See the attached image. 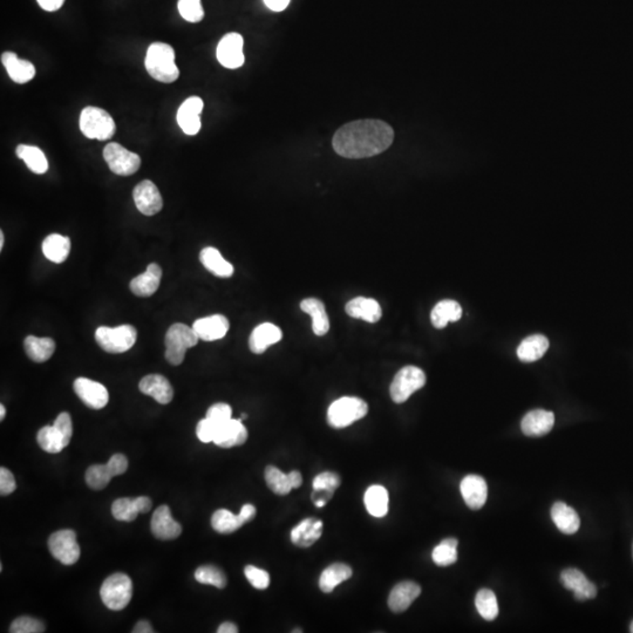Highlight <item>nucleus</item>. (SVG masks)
Returning <instances> with one entry per match:
<instances>
[{
	"mask_svg": "<svg viewBox=\"0 0 633 633\" xmlns=\"http://www.w3.org/2000/svg\"><path fill=\"white\" fill-rule=\"evenodd\" d=\"M1 62L14 83H26L35 76V67L28 60H21L13 52H4Z\"/></svg>",
	"mask_w": 633,
	"mask_h": 633,
	"instance_id": "27",
	"label": "nucleus"
},
{
	"mask_svg": "<svg viewBox=\"0 0 633 633\" xmlns=\"http://www.w3.org/2000/svg\"><path fill=\"white\" fill-rule=\"evenodd\" d=\"M243 37L238 33L224 35L217 46V59L219 64L229 69H240L244 65Z\"/></svg>",
	"mask_w": 633,
	"mask_h": 633,
	"instance_id": "11",
	"label": "nucleus"
},
{
	"mask_svg": "<svg viewBox=\"0 0 633 633\" xmlns=\"http://www.w3.org/2000/svg\"><path fill=\"white\" fill-rule=\"evenodd\" d=\"M25 352L35 363L47 361L55 351V342L51 338L26 337L24 342Z\"/></svg>",
	"mask_w": 633,
	"mask_h": 633,
	"instance_id": "36",
	"label": "nucleus"
},
{
	"mask_svg": "<svg viewBox=\"0 0 633 633\" xmlns=\"http://www.w3.org/2000/svg\"><path fill=\"white\" fill-rule=\"evenodd\" d=\"M5 415H6L5 406H4V405H0V420H4V419H5Z\"/></svg>",
	"mask_w": 633,
	"mask_h": 633,
	"instance_id": "61",
	"label": "nucleus"
},
{
	"mask_svg": "<svg viewBox=\"0 0 633 633\" xmlns=\"http://www.w3.org/2000/svg\"><path fill=\"white\" fill-rule=\"evenodd\" d=\"M426 383V374L417 366L401 368L390 383V393L395 404H402Z\"/></svg>",
	"mask_w": 633,
	"mask_h": 633,
	"instance_id": "8",
	"label": "nucleus"
},
{
	"mask_svg": "<svg viewBox=\"0 0 633 633\" xmlns=\"http://www.w3.org/2000/svg\"><path fill=\"white\" fill-rule=\"evenodd\" d=\"M345 311L349 317L363 319L367 323L379 322L383 315V310L376 299L372 298L356 297L349 301L345 306Z\"/></svg>",
	"mask_w": 633,
	"mask_h": 633,
	"instance_id": "28",
	"label": "nucleus"
},
{
	"mask_svg": "<svg viewBox=\"0 0 633 633\" xmlns=\"http://www.w3.org/2000/svg\"><path fill=\"white\" fill-rule=\"evenodd\" d=\"M17 488V483L12 472L7 468H0V495L7 496L13 493Z\"/></svg>",
	"mask_w": 633,
	"mask_h": 633,
	"instance_id": "53",
	"label": "nucleus"
},
{
	"mask_svg": "<svg viewBox=\"0 0 633 633\" xmlns=\"http://www.w3.org/2000/svg\"><path fill=\"white\" fill-rule=\"evenodd\" d=\"M204 103L199 96H190L182 103L178 110V124L183 133L194 137L201 129L199 114L203 112Z\"/></svg>",
	"mask_w": 633,
	"mask_h": 633,
	"instance_id": "14",
	"label": "nucleus"
},
{
	"mask_svg": "<svg viewBox=\"0 0 633 633\" xmlns=\"http://www.w3.org/2000/svg\"><path fill=\"white\" fill-rule=\"evenodd\" d=\"M265 481L269 488L277 495H288L292 488L290 476L281 472V469L276 468L274 465H267L265 469Z\"/></svg>",
	"mask_w": 633,
	"mask_h": 633,
	"instance_id": "44",
	"label": "nucleus"
},
{
	"mask_svg": "<svg viewBox=\"0 0 633 633\" xmlns=\"http://www.w3.org/2000/svg\"><path fill=\"white\" fill-rule=\"evenodd\" d=\"M630 632L633 633V622H632V623H631V625H630Z\"/></svg>",
	"mask_w": 633,
	"mask_h": 633,
	"instance_id": "63",
	"label": "nucleus"
},
{
	"mask_svg": "<svg viewBox=\"0 0 633 633\" xmlns=\"http://www.w3.org/2000/svg\"><path fill=\"white\" fill-rule=\"evenodd\" d=\"M554 424V415L552 412L545 410L530 411L524 417L521 422V429L524 435L531 438H538L548 434Z\"/></svg>",
	"mask_w": 633,
	"mask_h": 633,
	"instance_id": "23",
	"label": "nucleus"
},
{
	"mask_svg": "<svg viewBox=\"0 0 633 633\" xmlns=\"http://www.w3.org/2000/svg\"><path fill=\"white\" fill-rule=\"evenodd\" d=\"M394 130L377 119L352 121L337 130L332 139L333 149L342 158L359 160L373 158L392 146Z\"/></svg>",
	"mask_w": 633,
	"mask_h": 633,
	"instance_id": "1",
	"label": "nucleus"
},
{
	"mask_svg": "<svg viewBox=\"0 0 633 633\" xmlns=\"http://www.w3.org/2000/svg\"><path fill=\"white\" fill-rule=\"evenodd\" d=\"M231 414H233V410L229 405L219 402V404L212 405L207 412L206 418L210 419L217 426H221L224 422H229L230 419H233Z\"/></svg>",
	"mask_w": 633,
	"mask_h": 633,
	"instance_id": "50",
	"label": "nucleus"
},
{
	"mask_svg": "<svg viewBox=\"0 0 633 633\" xmlns=\"http://www.w3.org/2000/svg\"><path fill=\"white\" fill-rule=\"evenodd\" d=\"M240 521L244 523H247L249 521L253 520V517L256 516V508L252 504H244L238 513Z\"/></svg>",
	"mask_w": 633,
	"mask_h": 633,
	"instance_id": "56",
	"label": "nucleus"
},
{
	"mask_svg": "<svg viewBox=\"0 0 633 633\" xmlns=\"http://www.w3.org/2000/svg\"><path fill=\"white\" fill-rule=\"evenodd\" d=\"M217 428L219 426L211 422L210 419H203L196 427V435L199 439V441H202L203 443H209V442H214Z\"/></svg>",
	"mask_w": 633,
	"mask_h": 633,
	"instance_id": "51",
	"label": "nucleus"
},
{
	"mask_svg": "<svg viewBox=\"0 0 633 633\" xmlns=\"http://www.w3.org/2000/svg\"><path fill=\"white\" fill-rule=\"evenodd\" d=\"M48 549L52 556L62 564L73 565L79 561V545L76 542V531L71 529L59 530L48 538Z\"/></svg>",
	"mask_w": 633,
	"mask_h": 633,
	"instance_id": "9",
	"label": "nucleus"
},
{
	"mask_svg": "<svg viewBox=\"0 0 633 633\" xmlns=\"http://www.w3.org/2000/svg\"><path fill=\"white\" fill-rule=\"evenodd\" d=\"M211 525L214 530L219 534H233L243 525L238 515L229 510L219 509L214 513L211 517Z\"/></svg>",
	"mask_w": 633,
	"mask_h": 633,
	"instance_id": "40",
	"label": "nucleus"
},
{
	"mask_svg": "<svg viewBox=\"0 0 633 633\" xmlns=\"http://www.w3.org/2000/svg\"><path fill=\"white\" fill-rule=\"evenodd\" d=\"M364 502L367 511L374 517L386 516L388 513V493L383 486H371L365 493Z\"/></svg>",
	"mask_w": 633,
	"mask_h": 633,
	"instance_id": "37",
	"label": "nucleus"
},
{
	"mask_svg": "<svg viewBox=\"0 0 633 633\" xmlns=\"http://www.w3.org/2000/svg\"><path fill=\"white\" fill-rule=\"evenodd\" d=\"M195 579L201 584L215 586L217 589H224L226 586V577L221 569L214 565H203L195 571Z\"/></svg>",
	"mask_w": 633,
	"mask_h": 633,
	"instance_id": "45",
	"label": "nucleus"
},
{
	"mask_svg": "<svg viewBox=\"0 0 633 633\" xmlns=\"http://www.w3.org/2000/svg\"><path fill=\"white\" fill-rule=\"evenodd\" d=\"M475 606L483 620H494L499 616V604L495 593L489 589H481L475 597Z\"/></svg>",
	"mask_w": 633,
	"mask_h": 633,
	"instance_id": "41",
	"label": "nucleus"
},
{
	"mask_svg": "<svg viewBox=\"0 0 633 633\" xmlns=\"http://www.w3.org/2000/svg\"><path fill=\"white\" fill-rule=\"evenodd\" d=\"M103 158L110 170L120 176H130L140 169V156L115 142L107 144Z\"/></svg>",
	"mask_w": 633,
	"mask_h": 633,
	"instance_id": "10",
	"label": "nucleus"
},
{
	"mask_svg": "<svg viewBox=\"0 0 633 633\" xmlns=\"http://www.w3.org/2000/svg\"><path fill=\"white\" fill-rule=\"evenodd\" d=\"M134 633H153L154 630H153V627H151L149 622L147 620H140L139 623L135 625L133 630Z\"/></svg>",
	"mask_w": 633,
	"mask_h": 633,
	"instance_id": "58",
	"label": "nucleus"
},
{
	"mask_svg": "<svg viewBox=\"0 0 633 633\" xmlns=\"http://www.w3.org/2000/svg\"><path fill=\"white\" fill-rule=\"evenodd\" d=\"M632 556H633V545H632Z\"/></svg>",
	"mask_w": 633,
	"mask_h": 633,
	"instance_id": "64",
	"label": "nucleus"
},
{
	"mask_svg": "<svg viewBox=\"0 0 633 633\" xmlns=\"http://www.w3.org/2000/svg\"><path fill=\"white\" fill-rule=\"evenodd\" d=\"M37 1L42 10L48 11V12L58 11L65 3V0H37Z\"/></svg>",
	"mask_w": 633,
	"mask_h": 633,
	"instance_id": "55",
	"label": "nucleus"
},
{
	"mask_svg": "<svg viewBox=\"0 0 633 633\" xmlns=\"http://www.w3.org/2000/svg\"><path fill=\"white\" fill-rule=\"evenodd\" d=\"M229 320L222 315H214L206 318L197 319L192 329L195 330L203 342H215L226 337L229 331Z\"/></svg>",
	"mask_w": 633,
	"mask_h": 633,
	"instance_id": "20",
	"label": "nucleus"
},
{
	"mask_svg": "<svg viewBox=\"0 0 633 633\" xmlns=\"http://www.w3.org/2000/svg\"><path fill=\"white\" fill-rule=\"evenodd\" d=\"M4 242H5V240H4V233L3 231H0V250H3Z\"/></svg>",
	"mask_w": 633,
	"mask_h": 633,
	"instance_id": "62",
	"label": "nucleus"
},
{
	"mask_svg": "<svg viewBox=\"0 0 633 633\" xmlns=\"http://www.w3.org/2000/svg\"><path fill=\"white\" fill-rule=\"evenodd\" d=\"M244 574L251 586L257 590H265L270 586V575L263 569L253 565H248L244 569Z\"/></svg>",
	"mask_w": 633,
	"mask_h": 633,
	"instance_id": "48",
	"label": "nucleus"
},
{
	"mask_svg": "<svg viewBox=\"0 0 633 633\" xmlns=\"http://www.w3.org/2000/svg\"><path fill=\"white\" fill-rule=\"evenodd\" d=\"M549 349V340L542 335L528 337L517 349V356L523 363H534L541 359Z\"/></svg>",
	"mask_w": 633,
	"mask_h": 633,
	"instance_id": "31",
	"label": "nucleus"
},
{
	"mask_svg": "<svg viewBox=\"0 0 633 633\" xmlns=\"http://www.w3.org/2000/svg\"><path fill=\"white\" fill-rule=\"evenodd\" d=\"M80 129L87 139L110 140L117 130L113 117L99 107H86L80 115Z\"/></svg>",
	"mask_w": 633,
	"mask_h": 633,
	"instance_id": "4",
	"label": "nucleus"
},
{
	"mask_svg": "<svg viewBox=\"0 0 633 633\" xmlns=\"http://www.w3.org/2000/svg\"><path fill=\"white\" fill-rule=\"evenodd\" d=\"M199 260L207 270L215 274L216 277L229 278L233 274V264L223 258L222 255L215 248H204L199 253Z\"/></svg>",
	"mask_w": 633,
	"mask_h": 633,
	"instance_id": "32",
	"label": "nucleus"
},
{
	"mask_svg": "<svg viewBox=\"0 0 633 633\" xmlns=\"http://www.w3.org/2000/svg\"><path fill=\"white\" fill-rule=\"evenodd\" d=\"M161 278L162 269L160 265L156 263L149 264L146 272L132 279L129 284L130 291L137 297H151L158 291Z\"/></svg>",
	"mask_w": 633,
	"mask_h": 633,
	"instance_id": "24",
	"label": "nucleus"
},
{
	"mask_svg": "<svg viewBox=\"0 0 633 633\" xmlns=\"http://www.w3.org/2000/svg\"><path fill=\"white\" fill-rule=\"evenodd\" d=\"M108 465L112 469L114 476L122 475L128 469V460L124 454H114L108 461Z\"/></svg>",
	"mask_w": 633,
	"mask_h": 633,
	"instance_id": "54",
	"label": "nucleus"
},
{
	"mask_svg": "<svg viewBox=\"0 0 633 633\" xmlns=\"http://www.w3.org/2000/svg\"><path fill=\"white\" fill-rule=\"evenodd\" d=\"M368 406L356 397H342L332 402L327 411V422L333 428L349 427L366 417Z\"/></svg>",
	"mask_w": 633,
	"mask_h": 633,
	"instance_id": "6",
	"label": "nucleus"
},
{
	"mask_svg": "<svg viewBox=\"0 0 633 633\" xmlns=\"http://www.w3.org/2000/svg\"><path fill=\"white\" fill-rule=\"evenodd\" d=\"M133 596V583L129 576L117 572L105 579L100 589L103 604L113 611H121L129 604Z\"/></svg>",
	"mask_w": 633,
	"mask_h": 633,
	"instance_id": "5",
	"label": "nucleus"
},
{
	"mask_svg": "<svg viewBox=\"0 0 633 633\" xmlns=\"http://www.w3.org/2000/svg\"><path fill=\"white\" fill-rule=\"evenodd\" d=\"M340 486V477L336 472H324L315 476L313 480V490H327L335 493Z\"/></svg>",
	"mask_w": 633,
	"mask_h": 633,
	"instance_id": "49",
	"label": "nucleus"
},
{
	"mask_svg": "<svg viewBox=\"0 0 633 633\" xmlns=\"http://www.w3.org/2000/svg\"><path fill=\"white\" fill-rule=\"evenodd\" d=\"M144 66L149 76L160 83H174L180 76L174 48L165 42H153L148 47Z\"/></svg>",
	"mask_w": 633,
	"mask_h": 633,
	"instance_id": "2",
	"label": "nucleus"
},
{
	"mask_svg": "<svg viewBox=\"0 0 633 633\" xmlns=\"http://www.w3.org/2000/svg\"><path fill=\"white\" fill-rule=\"evenodd\" d=\"M289 476H290V481H291L294 489H297V488L301 486L303 477H301V472H297V470H292L291 472H289Z\"/></svg>",
	"mask_w": 633,
	"mask_h": 633,
	"instance_id": "59",
	"label": "nucleus"
},
{
	"mask_svg": "<svg viewBox=\"0 0 633 633\" xmlns=\"http://www.w3.org/2000/svg\"><path fill=\"white\" fill-rule=\"evenodd\" d=\"M219 633H237L238 632V627L235 625L233 623H230V622H226V623L221 624L219 627V630H217Z\"/></svg>",
	"mask_w": 633,
	"mask_h": 633,
	"instance_id": "60",
	"label": "nucleus"
},
{
	"mask_svg": "<svg viewBox=\"0 0 633 633\" xmlns=\"http://www.w3.org/2000/svg\"><path fill=\"white\" fill-rule=\"evenodd\" d=\"M463 315V308L455 301L446 299L435 305L431 313V324L436 329H443L448 323L458 322Z\"/></svg>",
	"mask_w": 633,
	"mask_h": 633,
	"instance_id": "33",
	"label": "nucleus"
},
{
	"mask_svg": "<svg viewBox=\"0 0 633 633\" xmlns=\"http://www.w3.org/2000/svg\"><path fill=\"white\" fill-rule=\"evenodd\" d=\"M283 338V332L278 326L271 323H264L257 326L251 333L249 339V347L255 354H262L265 352L271 345L281 342Z\"/></svg>",
	"mask_w": 633,
	"mask_h": 633,
	"instance_id": "25",
	"label": "nucleus"
},
{
	"mask_svg": "<svg viewBox=\"0 0 633 633\" xmlns=\"http://www.w3.org/2000/svg\"><path fill=\"white\" fill-rule=\"evenodd\" d=\"M53 426L64 435L66 441L69 443L73 435V424L71 415L69 413H66V412H62V413L58 415V418L55 419Z\"/></svg>",
	"mask_w": 633,
	"mask_h": 633,
	"instance_id": "52",
	"label": "nucleus"
},
{
	"mask_svg": "<svg viewBox=\"0 0 633 633\" xmlns=\"http://www.w3.org/2000/svg\"><path fill=\"white\" fill-rule=\"evenodd\" d=\"M248 439V431L242 420L230 419L217 428L214 443L222 448H231L245 443Z\"/></svg>",
	"mask_w": 633,
	"mask_h": 633,
	"instance_id": "19",
	"label": "nucleus"
},
{
	"mask_svg": "<svg viewBox=\"0 0 633 633\" xmlns=\"http://www.w3.org/2000/svg\"><path fill=\"white\" fill-rule=\"evenodd\" d=\"M137 339V329L132 325H121L114 329L101 326L95 332L98 345L112 354L127 352L135 345Z\"/></svg>",
	"mask_w": 633,
	"mask_h": 633,
	"instance_id": "7",
	"label": "nucleus"
},
{
	"mask_svg": "<svg viewBox=\"0 0 633 633\" xmlns=\"http://www.w3.org/2000/svg\"><path fill=\"white\" fill-rule=\"evenodd\" d=\"M42 248L48 260L57 264L64 263L71 251V240L59 233H52L45 238Z\"/></svg>",
	"mask_w": 633,
	"mask_h": 633,
	"instance_id": "34",
	"label": "nucleus"
},
{
	"mask_svg": "<svg viewBox=\"0 0 633 633\" xmlns=\"http://www.w3.org/2000/svg\"><path fill=\"white\" fill-rule=\"evenodd\" d=\"M458 545L455 538H446L435 547L431 558L439 567H448L458 561Z\"/></svg>",
	"mask_w": 633,
	"mask_h": 633,
	"instance_id": "42",
	"label": "nucleus"
},
{
	"mask_svg": "<svg viewBox=\"0 0 633 633\" xmlns=\"http://www.w3.org/2000/svg\"><path fill=\"white\" fill-rule=\"evenodd\" d=\"M323 522L315 517H308L298 523L291 531V542L301 548H308L322 538Z\"/></svg>",
	"mask_w": 633,
	"mask_h": 633,
	"instance_id": "26",
	"label": "nucleus"
},
{
	"mask_svg": "<svg viewBox=\"0 0 633 633\" xmlns=\"http://www.w3.org/2000/svg\"><path fill=\"white\" fill-rule=\"evenodd\" d=\"M45 631V625L33 617L23 616L14 620L11 624V633H42Z\"/></svg>",
	"mask_w": 633,
	"mask_h": 633,
	"instance_id": "47",
	"label": "nucleus"
},
{
	"mask_svg": "<svg viewBox=\"0 0 633 633\" xmlns=\"http://www.w3.org/2000/svg\"><path fill=\"white\" fill-rule=\"evenodd\" d=\"M352 569L344 563H335L324 570L319 579V588L323 592L330 593L336 589L339 584L345 582L352 577Z\"/></svg>",
	"mask_w": 633,
	"mask_h": 633,
	"instance_id": "35",
	"label": "nucleus"
},
{
	"mask_svg": "<svg viewBox=\"0 0 633 633\" xmlns=\"http://www.w3.org/2000/svg\"><path fill=\"white\" fill-rule=\"evenodd\" d=\"M37 441H38L40 448L45 452L51 453V454H57L62 452V449L66 448L69 445L66 441L64 435L52 424V426H45L37 435Z\"/></svg>",
	"mask_w": 633,
	"mask_h": 633,
	"instance_id": "39",
	"label": "nucleus"
},
{
	"mask_svg": "<svg viewBox=\"0 0 633 633\" xmlns=\"http://www.w3.org/2000/svg\"><path fill=\"white\" fill-rule=\"evenodd\" d=\"M264 3L267 5V8H270L274 12H281L284 11L290 4V0H264Z\"/></svg>",
	"mask_w": 633,
	"mask_h": 633,
	"instance_id": "57",
	"label": "nucleus"
},
{
	"mask_svg": "<svg viewBox=\"0 0 633 633\" xmlns=\"http://www.w3.org/2000/svg\"><path fill=\"white\" fill-rule=\"evenodd\" d=\"M199 336L195 330L185 324H174L169 327L165 335V359L174 366H178L185 361L187 349L197 345Z\"/></svg>",
	"mask_w": 633,
	"mask_h": 633,
	"instance_id": "3",
	"label": "nucleus"
},
{
	"mask_svg": "<svg viewBox=\"0 0 633 633\" xmlns=\"http://www.w3.org/2000/svg\"><path fill=\"white\" fill-rule=\"evenodd\" d=\"M301 311L311 315L312 331L315 336H325L330 330V319L325 305L317 298H306L301 303Z\"/></svg>",
	"mask_w": 633,
	"mask_h": 633,
	"instance_id": "29",
	"label": "nucleus"
},
{
	"mask_svg": "<svg viewBox=\"0 0 633 633\" xmlns=\"http://www.w3.org/2000/svg\"><path fill=\"white\" fill-rule=\"evenodd\" d=\"M134 202L141 214L146 216H154L161 211L163 199L155 183L144 180L134 188Z\"/></svg>",
	"mask_w": 633,
	"mask_h": 633,
	"instance_id": "12",
	"label": "nucleus"
},
{
	"mask_svg": "<svg viewBox=\"0 0 633 633\" xmlns=\"http://www.w3.org/2000/svg\"><path fill=\"white\" fill-rule=\"evenodd\" d=\"M178 12L189 23H199L204 18L201 0H178Z\"/></svg>",
	"mask_w": 633,
	"mask_h": 633,
	"instance_id": "46",
	"label": "nucleus"
},
{
	"mask_svg": "<svg viewBox=\"0 0 633 633\" xmlns=\"http://www.w3.org/2000/svg\"><path fill=\"white\" fill-rule=\"evenodd\" d=\"M17 156L26 163L28 169L35 174H45L48 170V161L42 149L35 146L19 144L17 147Z\"/></svg>",
	"mask_w": 633,
	"mask_h": 633,
	"instance_id": "38",
	"label": "nucleus"
},
{
	"mask_svg": "<svg viewBox=\"0 0 633 633\" xmlns=\"http://www.w3.org/2000/svg\"><path fill=\"white\" fill-rule=\"evenodd\" d=\"M76 395L86 406L93 410H101L110 401V394L103 383L87 378H78L73 383Z\"/></svg>",
	"mask_w": 633,
	"mask_h": 633,
	"instance_id": "13",
	"label": "nucleus"
},
{
	"mask_svg": "<svg viewBox=\"0 0 633 633\" xmlns=\"http://www.w3.org/2000/svg\"><path fill=\"white\" fill-rule=\"evenodd\" d=\"M422 593V586L412 581H405L394 586L388 597V606L395 613L404 612Z\"/></svg>",
	"mask_w": 633,
	"mask_h": 633,
	"instance_id": "22",
	"label": "nucleus"
},
{
	"mask_svg": "<svg viewBox=\"0 0 633 633\" xmlns=\"http://www.w3.org/2000/svg\"><path fill=\"white\" fill-rule=\"evenodd\" d=\"M151 533L162 541H170L178 538L182 533L181 524L171 516L168 506H160L151 517Z\"/></svg>",
	"mask_w": 633,
	"mask_h": 633,
	"instance_id": "16",
	"label": "nucleus"
},
{
	"mask_svg": "<svg viewBox=\"0 0 633 633\" xmlns=\"http://www.w3.org/2000/svg\"><path fill=\"white\" fill-rule=\"evenodd\" d=\"M460 490L465 504L472 510H479L484 506L488 497V487L482 476L468 475L461 481Z\"/></svg>",
	"mask_w": 633,
	"mask_h": 633,
	"instance_id": "18",
	"label": "nucleus"
},
{
	"mask_svg": "<svg viewBox=\"0 0 633 633\" xmlns=\"http://www.w3.org/2000/svg\"><path fill=\"white\" fill-rule=\"evenodd\" d=\"M551 518L556 527L565 535L575 534L581 525L579 513L564 502H556L551 506Z\"/></svg>",
	"mask_w": 633,
	"mask_h": 633,
	"instance_id": "30",
	"label": "nucleus"
},
{
	"mask_svg": "<svg viewBox=\"0 0 633 633\" xmlns=\"http://www.w3.org/2000/svg\"><path fill=\"white\" fill-rule=\"evenodd\" d=\"M153 506V502L147 496H139L137 499L121 497L114 501L112 504V513L114 518L122 522H132L137 518L139 513H147Z\"/></svg>",
	"mask_w": 633,
	"mask_h": 633,
	"instance_id": "17",
	"label": "nucleus"
},
{
	"mask_svg": "<svg viewBox=\"0 0 633 633\" xmlns=\"http://www.w3.org/2000/svg\"><path fill=\"white\" fill-rule=\"evenodd\" d=\"M139 390L161 405L169 404L174 397L173 386L169 380L161 374L146 376L139 383Z\"/></svg>",
	"mask_w": 633,
	"mask_h": 633,
	"instance_id": "21",
	"label": "nucleus"
},
{
	"mask_svg": "<svg viewBox=\"0 0 633 633\" xmlns=\"http://www.w3.org/2000/svg\"><path fill=\"white\" fill-rule=\"evenodd\" d=\"M113 477V472L108 463L91 465L86 472V483L93 490L105 489Z\"/></svg>",
	"mask_w": 633,
	"mask_h": 633,
	"instance_id": "43",
	"label": "nucleus"
},
{
	"mask_svg": "<svg viewBox=\"0 0 633 633\" xmlns=\"http://www.w3.org/2000/svg\"><path fill=\"white\" fill-rule=\"evenodd\" d=\"M561 582L565 589L571 590L577 600H586L595 598L597 596V586L586 579V576L581 570L569 568L561 574Z\"/></svg>",
	"mask_w": 633,
	"mask_h": 633,
	"instance_id": "15",
	"label": "nucleus"
}]
</instances>
